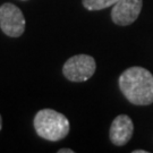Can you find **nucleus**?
I'll return each instance as SVG.
<instances>
[{"mask_svg": "<svg viewBox=\"0 0 153 153\" xmlns=\"http://www.w3.org/2000/svg\"><path fill=\"white\" fill-rule=\"evenodd\" d=\"M0 27L8 36H21L25 30V18L22 10L9 2L0 6Z\"/></svg>", "mask_w": 153, "mask_h": 153, "instance_id": "4", "label": "nucleus"}, {"mask_svg": "<svg viewBox=\"0 0 153 153\" xmlns=\"http://www.w3.org/2000/svg\"><path fill=\"white\" fill-rule=\"evenodd\" d=\"M142 6L143 0H118L111 10L112 22L120 26L131 25L140 16Z\"/></svg>", "mask_w": 153, "mask_h": 153, "instance_id": "5", "label": "nucleus"}, {"mask_svg": "<svg viewBox=\"0 0 153 153\" xmlns=\"http://www.w3.org/2000/svg\"><path fill=\"white\" fill-rule=\"evenodd\" d=\"M97 69L94 58L88 55H77L69 58L62 67V73L71 82H85L93 76Z\"/></svg>", "mask_w": 153, "mask_h": 153, "instance_id": "3", "label": "nucleus"}, {"mask_svg": "<svg viewBox=\"0 0 153 153\" xmlns=\"http://www.w3.org/2000/svg\"><path fill=\"white\" fill-rule=\"evenodd\" d=\"M58 153H74V151L71 149H61L58 151Z\"/></svg>", "mask_w": 153, "mask_h": 153, "instance_id": "8", "label": "nucleus"}, {"mask_svg": "<svg viewBox=\"0 0 153 153\" xmlns=\"http://www.w3.org/2000/svg\"><path fill=\"white\" fill-rule=\"evenodd\" d=\"M1 127H2V121H1V116H0V131H1Z\"/></svg>", "mask_w": 153, "mask_h": 153, "instance_id": "10", "label": "nucleus"}, {"mask_svg": "<svg viewBox=\"0 0 153 153\" xmlns=\"http://www.w3.org/2000/svg\"><path fill=\"white\" fill-rule=\"evenodd\" d=\"M133 153H148V151H145V150H135V151H133Z\"/></svg>", "mask_w": 153, "mask_h": 153, "instance_id": "9", "label": "nucleus"}, {"mask_svg": "<svg viewBox=\"0 0 153 153\" xmlns=\"http://www.w3.org/2000/svg\"><path fill=\"white\" fill-rule=\"evenodd\" d=\"M118 0H82L83 6L88 10H101L114 6Z\"/></svg>", "mask_w": 153, "mask_h": 153, "instance_id": "7", "label": "nucleus"}, {"mask_svg": "<svg viewBox=\"0 0 153 153\" xmlns=\"http://www.w3.org/2000/svg\"><path fill=\"white\" fill-rule=\"evenodd\" d=\"M119 88L131 103H153V75L143 67L134 66L126 69L119 77Z\"/></svg>", "mask_w": 153, "mask_h": 153, "instance_id": "1", "label": "nucleus"}, {"mask_svg": "<svg viewBox=\"0 0 153 153\" xmlns=\"http://www.w3.org/2000/svg\"><path fill=\"white\" fill-rule=\"evenodd\" d=\"M34 128L40 137L57 142L69 133V121L65 116L52 109H42L35 115Z\"/></svg>", "mask_w": 153, "mask_h": 153, "instance_id": "2", "label": "nucleus"}, {"mask_svg": "<svg viewBox=\"0 0 153 153\" xmlns=\"http://www.w3.org/2000/svg\"><path fill=\"white\" fill-rule=\"evenodd\" d=\"M134 133L133 121L127 115L117 116L110 127V141L117 146H123L129 142Z\"/></svg>", "mask_w": 153, "mask_h": 153, "instance_id": "6", "label": "nucleus"}]
</instances>
